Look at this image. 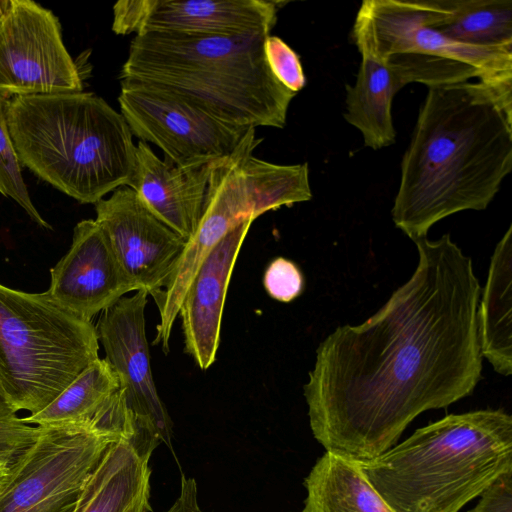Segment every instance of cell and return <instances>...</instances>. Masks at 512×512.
Returning a JSON list of instances; mask_svg holds the SVG:
<instances>
[{
    "label": "cell",
    "mask_w": 512,
    "mask_h": 512,
    "mask_svg": "<svg viewBox=\"0 0 512 512\" xmlns=\"http://www.w3.org/2000/svg\"><path fill=\"white\" fill-rule=\"evenodd\" d=\"M482 80L476 68L450 59L424 54H397L385 61L362 56L355 83L346 85L345 120L358 129L364 145L379 150L393 145L392 119L395 94L413 82L429 86Z\"/></svg>",
    "instance_id": "11"
},
{
    "label": "cell",
    "mask_w": 512,
    "mask_h": 512,
    "mask_svg": "<svg viewBox=\"0 0 512 512\" xmlns=\"http://www.w3.org/2000/svg\"><path fill=\"white\" fill-rule=\"evenodd\" d=\"M426 24L479 47L512 48V0H422Z\"/></svg>",
    "instance_id": "21"
},
{
    "label": "cell",
    "mask_w": 512,
    "mask_h": 512,
    "mask_svg": "<svg viewBox=\"0 0 512 512\" xmlns=\"http://www.w3.org/2000/svg\"><path fill=\"white\" fill-rule=\"evenodd\" d=\"M414 243L411 278L366 321L328 335L304 385L315 439L356 462L381 455L419 414L470 395L481 379L472 260L449 234Z\"/></svg>",
    "instance_id": "1"
},
{
    "label": "cell",
    "mask_w": 512,
    "mask_h": 512,
    "mask_svg": "<svg viewBox=\"0 0 512 512\" xmlns=\"http://www.w3.org/2000/svg\"><path fill=\"white\" fill-rule=\"evenodd\" d=\"M358 464L394 512H459L512 470V417L450 414Z\"/></svg>",
    "instance_id": "4"
},
{
    "label": "cell",
    "mask_w": 512,
    "mask_h": 512,
    "mask_svg": "<svg viewBox=\"0 0 512 512\" xmlns=\"http://www.w3.org/2000/svg\"><path fill=\"white\" fill-rule=\"evenodd\" d=\"M53 12L30 0H10L0 13V94L9 97L82 92Z\"/></svg>",
    "instance_id": "10"
},
{
    "label": "cell",
    "mask_w": 512,
    "mask_h": 512,
    "mask_svg": "<svg viewBox=\"0 0 512 512\" xmlns=\"http://www.w3.org/2000/svg\"><path fill=\"white\" fill-rule=\"evenodd\" d=\"M147 298L144 290L122 297L102 312L96 330L129 411L169 444L172 423L154 383L145 332Z\"/></svg>",
    "instance_id": "13"
},
{
    "label": "cell",
    "mask_w": 512,
    "mask_h": 512,
    "mask_svg": "<svg viewBox=\"0 0 512 512\" xmlns=\"http://www.w3.org/2000/svg\"><path fill=\"white\" fill-rule=\"evenodd\" d=\"M156 0H121L113 6L112 30L117 35H140Z\"/></svg>",
    "instance_id": "27"
},
{
    "label": "cell",
    "mask_w": 512,
    "mask_h": 512,
    "mask_svg": "<svg viewBox=\"0 0 512 512\" xmlns=\"http://www.w3.org/2000/svg\"><path fill=\"white\" fill-rule=\"evenodd\" d=\"M479 496L469 512H512V470L502 474Z\"/></svg>",
    "instance_id": "28"
},
{
    "label": "cell",
    "mask_w": 512,
    "mask_h": 512,
    "mask_svg": "<svg viewBox=\"0 0 512 512\" xmlns=\"http://www.w3.org/2000/svg\"><path fill=\"white\" fill-rule=\"evenodd\" d=\"M167 512H203L198 505L195 479L182 474L180 495Z\"/></svg>",
    "instance_id": "29"
},
{
    "label": "cell",
    "mask_w": 512,
    "mask_h": 512,
    "mask_svg": "<svg viewBox=\"0 0 512 512\" xmlns=\"http://www.w3.org/2000/svg\"><path fill=\"white\" fill-rule=\"evenodd\" d=\"M23 419L36 426H71L117 437L133 429L119 379L105 358L88 366L45 408Z\"/></svg>",
    "instance_id": "16"
},
{
    "label": "cell",
    "mask_w": 512,
    "mask_h": 512,
    "mask_svg": "<svg viewBox=\"0 0 512 512\" xmlns=\"http://www.w3.org/2000/svg\"><path fill=\"white\" fill-rule=\"evenodd\" d=\"M120 83V113L132 135L158 146L177 167L197 168L231 154L249 129L222 122L172 91L128 79Z\"/></svg>",
    "instance_id": "8"
},
{
    "label": "cell",
    "mask_w": 512,
    "mask_h": 512,
    "mask_svg": "<svg viewBox=\"0 0 512 512\" xmlns=\"http://www.w3.org/2000/svg\"><path fill=\"white\" fill-rule=\"evenodd\" d=\"M263 49L272 74L284 87L296 94L304 88L306 78L299 55L284 40L268 35Z\"/></svg>",
    "instance_id": "25"
},
{
    "label": "cell",
    "mask_w": 512,
    "mask_h": 512,
    "mask_svg": "<svg viewBox=\"0 0 512 512\" xmlns=\"http://www.w3.org/2000/svg\"><path fill=\"white\" fill-rule=\"evenodd\" d=\"M117 438L71 426H39L36 439L10 465L0 512H75L87 478Z\"/></svg>",
    "instance_id": "7"
},
{
    "label": "cell",
    "mask_w": 512,
    "mask_h": 512,
    "mask_svg": "<svg viewBox=\"0 0 512 512\" xmlns=\"http://www.w3.org/2000/svg\"><path fill=\"white\" fill-rule=\"evenodd\" d=\"M211 163L180 168L161 160L148 143L138 141L136 164L128 187L149 210L185 241L200 221Z\"/></svg>",
    "instance_id": "17"
},
{
    "label": "cell",
    "mask_w": 512,
    "mask_h": 512,
    "mask_svg": "<svg viewBox=\"0 0 512 512\" xmlns=\"http://www.w3.org/2000/svg\"><path fill=\"white\" fill-rule=\"evenodd\" d=\"M39 426H32L17 415L0 385V458L12 463L38 436Z\"/></svg>",
    "instance_id": "24"
},
{
    "label": "cell",
    "mask_w": 512,
    "mask_h": 512,
    "mask_svg": "<svg viewBox=\"0 0 512 512\" xmlns=\"http://www.w3.org/2000/svg\"><path fill=\"white\" fill-rule=\"evenodd\" d=\"M11 97L0 94V193L18 203L32 221L51 229L35 208L23 179L22 165L16 154L7 123Z\"/></svg>",
    "instance_id": "23"
},
{
    "label": "cell",
    "mask_w": 512,
    "mask_h": 512,
    "mask_svg": "<svg viewBox=\"0 0 512 512\" xmlns=\"http://www.w3.org/2000/svg\"><path fill=\"white\" fill-rule=\"evenodd\" d=\"M10 465L11 463L0 458V492L5 486L10 475Z\"/></svg>",
    "instance_id": "30"
},
{
    "label": "cell",
    "mask_w": 512,
    "mask_h": 512,
    "mask_svg": "<svg viewBox=\"0 0 512 512\" xmlns=\"http://www.w3.org/2000/svg\"><path fill=\"white\" fill-rule=\"evenodd\" d=\"M361 56L385 61L397 54H424L470 65L483 82H512V48L479 47L445 37L426 24L422 0H365L352 28Z\"/></svg>",
    "instance_id": "9"
},
{
    "label": "cell",
    "mask_w": 512,
    "mask_h": 512,
    "mask_svg": "<svg viewBox=\"0 0 512 512\" xmlns=\"http://www.w3.org/2000/svg\"><path fill=\"white\" fill-rule=\"evenodd\" d=\"M50 275L47 291L52 299L88 321L126 293L138 291L93 219L77 223L68 252L51 268Z\"/></svg>",
    "instance_id": "14"
},
{
    "label": "cell",
    "mask_w": 512,
    "mask_h": 512,
    "mask_svg": "<svg viewBox=\"0 0 512 512\" xmlns=\"http://www.w3.org/2000/svg\"><path fill=\"white\" fill-rule=\"evenodd\" d=\"M118 262L138 291L155 295L164 287L186 241L160 221L128 186L95 204Z\"/></svg>",
    "instance_id": "12"
},
{
    "label": "cell",
    "mask_w": 512,
    "mask_h": 512,
    "mask_svg": "<svg viewBox=\"0 0 512 512\" xmlns=\"http://www.w3.org/2000/svg\"><path fill=\"white\" fill-rule=\"evenodd\" d=\"M7 123L20 164L82 204H96L132 178L131 130L93 93L11 97Z\"/></svg>",
    "instance_id": "5"
},
{
    "label": "cell",
    "mask_w": 512,
    "mask_h": 512,
    "mask_svg": "<svg viewBox=\"0 0 512 512\" xmlns=\"http://www.w3.org/2000/svg\"><path fill=\"white\" fill-rule=\"evenodd\" d=\"M96 327L48 291L0 284V385L15 412L35 414L99 359Z\"/></svg>",
    "instance_id": "6"
},
{
    "label": "cell",
    "mask_w": 512,
    "mask_h": 512,
    "mask_svg": "<svg viewBox=\"0 0 512 512\" xmlns=\"http://www.w3.org/2000/svg\"><path fill=\"white\" fill-rule=\"evenodd\" d=\"M263 285L271 298L288 303L303 292L304 277L300 268L293 261L277 257L267 266L263 276Z\"/></svg>",
    "instance_id": "26"
},
{
    "label": "cell",
    "mask_w": 512,
    "mask_h": 512,
    "mask_svg": "<svg viewBox=\"0 0 512 512\" xmlns=\"http://www.w3.org/2000/svg\"><path fill=\"white\" fill-rule=\"evenodd\" d=\"M252 222L239 224L221 239L199 267L180 306L184 350L201 370L216 359L229 282Z\"/></svg>",
    "instance_id": "15"
},
{
    "label": "cell",
    "mask_w": 512,
    "mask_h": 512,
    "mask_svg": "<svg viewBox=\"0 0 512 512\" xmlns=\"http://www.w3.org/2000/svg\"><path fill=\"white\" fill-rule=\"evenodd\" d=\"M302 512H394L361 471L358 462L326 451L305 479Z\"/></svg>",
    "instance_id": "22"
},
{
    "label": "cell",
    "mask_w": 512,
    "mask_h": 512,
    "mask_svg": "<svg viewBox=\"0 0 512 512\" xmlns=\"http://www.w3.org/2000/svg\"><path fill=\"white\" fill-rule=\"evenodd\" d=\"M512 170V82L428 87L391 210L413 241L438 221L484 210Z\"/></svg>",
    "instance_id": "2"
},
{
    "label": "cell",
    "mask_w": 512,
    "mask_h": 512,
    "mask_svg": "<svg viewBox=\"0 0 512 512\" xmlns=\"http://www.w3.org/2000/svg\"><path fill=\"white\" fill-rule=\"evenodd\" d=\"M482 356L504 376L512 373V225L491 257L483 296L478 306Z\"/></svg>",
    "instance_id": "20"
},
{
    "label": "cell",
    "mask_w": 512,
    "mask_h": 512,
    "mask_svg": "<svg viewBox=\"0 0 512 512\" xmlns=\"http://www.w3.org/2000/svg\"><path fill=\"white\" fill-rule=\"evenodd\" d=\"M267 36L136 35L119 79L172 91L236 127L282 129L296 93L272 74L263 49Z\"/></svg>",
    "instance_id": "3"
},
{
    "label": "cell",
    "mask_w": 512,
    "mask_h": 512,
    "mask_svg": "<svg viewBox=\"0 0 512 512\" xmlns=\"http://www.w3.org/2000/svg\"><path fill=\"white\" fill-rule=\"evenodd\" d=\"M157 443L113 440L87 478L75 512H151L149 459Z\"/></svg>",
    "instance_id": "18"
},
{
    "label": "cell",
    "mask_w": 512,
    "mask_h": 512,
    "mask_svg": "<svg viewBox=\"0 0 512 512\" xmlns=\"http://www.w3.org/2000/svg\"><path fill=\"white\" fill-rule=\"evenodd\" d=\"M284 2L268 0H156L143 31L189 35H270Z\"/></svg>",
    "instance_id": "19"
}]
</instances>
